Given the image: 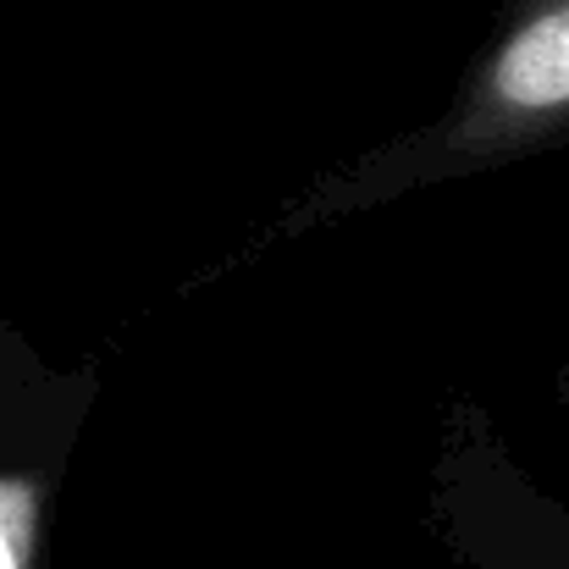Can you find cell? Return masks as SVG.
<instances>
[{
  "mask_svg": "<svg viewBox=\"0 0 569 569\" xmlns=\"http://www.w3.org/2000/svg\"><path fill=\"white\" fill-rule=\"evenodd\" d=\"M426 515L448 569H569V503L476 403H453L437 431Z\"/></svg>",
  "mask_w": 569,
  "mask_h": 569,
  "instance_id": "2",
  "label": "cell"
},
{
  "mask_svg": "<svg viewBox=\"0 0 569 569\" xmlns=\"http://www.w3.org/2000/svg\"><path fill=\"white\" fill-rule=\"evenodd\" d=\"M94 381L61 377L0 327V569H44L67 453L89 420Z\"/></svg>",
  "mask_w": 569,
  "mask_h": 569,
  "instance_id": "3",
  "label": "cell"
},
{
  "mask_svg": "<svg viewBox=\"0 0 569 569\" xmlns=\"http://www.w3.org/2000/svg\"><path fill=\"white\" fill-rule=\"evenodd\" d=\"M569 139V0H509L442 111L371 144L299 193L254 243H293L387 210L403 193L520 167Z\"/></svg>",
  "mask_w": 569,
  "mask_h": 569,
  "instance_id": "1",
  "label": "cell"
}]
</instances>
